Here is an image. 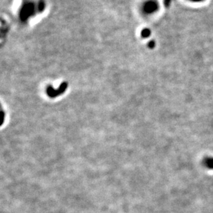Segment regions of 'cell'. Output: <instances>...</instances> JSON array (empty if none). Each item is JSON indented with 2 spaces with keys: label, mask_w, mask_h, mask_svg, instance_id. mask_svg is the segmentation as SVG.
<instances>
[{
  "label": "cell",
  "mask_w": 213,
  "mask_h": 213,
  "mask_svg": "<svg viewBox=\"0 0 213 213\" xmlns=\"http://www.w3.org/2000/svg\"><path fill=\"white\" fill-rule=\"evenodd\" d=\"M202 163L204 166L208 169H213V157H206L203 159Z\"/></svg>",
  "instance_id": "1"
},
{
  "label": "cell",
  "mask_w": 213,
  "mask_h": 213,
  "mask_svg": "<svg viewBox=\"0 0 213 213\" xmlns=\"http://www.w3.org/2000/svg\"><path fill=\"white\" fill-rule=\"evenodd\" d=\"M149 35H150L149 30H148V29L144 30V31H143V36H144V37H148Z\"/></svg>",
  "instance_id": "2"
},
{
  "label": "cell",
  "mask_w": 213,
  "mask_h": 213,
  "mask_svg": "<svg viewBox=\"0 0 213 213\" xmlns=\"http://www.w3.org/2000/svg\"><path fill=\"white\" fill-rule=\"evenodd\" d=\"M192 1H201V0H192Z\"/></svg>",
  "instance_id": "3"
}]
</instances>
